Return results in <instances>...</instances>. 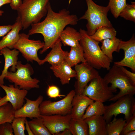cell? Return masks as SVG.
Instances as JSON below:
<instances>
[{
    "mask_svg": "<svg viewBox=\"0 0 135 135\" xmlns=\"http://www.w3.org/2000/svg\"><path fill=\"white\" fill-rule=\"evenodd\" d=\"M2 98H1L0 96V99Z\"/></svg>",
    "mask_w": 135,
    "mask_h": 135,
    "instance_id": "obj_47",
    "label": "cell"
},
{
    "mask_svg": "<svg viewBox=\"0 0 135 135\" xmlns=\"http://www.w3.org/2000/svg\"><path fill=\"white\" fill-rule=\"evenodd\" d=\"M84 89L82 94L94 101L103 102L109 100L114 96L116 92L109 86L103 78L100 75L90 82Z\"/></svg>",
    "mask_w": 135,
    "mask_h": 135,
    "instance_id": "obj_9",
    "label": "cell"
},
{
    "mask_svg": "<svg viewBox=\"0 0 135 135\" xmlns=\"http://www.w3.org/2000/svg\"><path fill=\"white\" fill-rule=\"evenodd\" d=\"M28 121L26 119L25 122L26 130L28 135H34L29 126Z\"/></svg>",
    "mask_w": 135,
    "mask_h": 135,
    "instance_id": "obj_40",
    "label": "cell"
},
{
    "mask_svg": "<svg viewBox=\"0 0 135 135\" xmlns=\"http://www.w3.org/2000/svg\"><path fill=\"white\" fill-rule=\"evenodd\" d=\"M50 0H23L17 10L22 28L25 30L32 24L40 22L47 12L48 4Z\"/></svg>",
    "mask_w": 135,
    "mask_h": 135,
    "instance_id": "obj_3",
    "label": "cell"
},
{
    "mask_svg": "<svg viewBox=\"0 0 135 135\" xmlns=\"http://www.w3.org/2000/svg\"><path fill=\"white\" fill-rule=\"evenodd\" d=\"M19 51L15 49L12 50L7 47L5 48L0 50V55H3L4 59V68L0 75V84H4V80L10 66L11 71L14 72L16 70V65L18 62Z\"/></svg>",
    "mask_w": 135,
    "mask_h": 135,
    "instance_id": "obj_16",
    "label": "cell"
},
{
    "mask_svg": "<svg viewBox=\"0 0 135 135\" xmlns=\"http://www.w3.org/2000/svg\"></svg>",
    "mask_w": 135,
    "mask_h": 135,
    "instance_id": "obj_48",
    "label": "cell"
},
{
    "mask_svg": "<svg viewBox=\"0 0 135 135\" xmlns=\"http://www.w3.org/2000/svg\"><path fill=\"white\" fill-rule=\"evenodd\" d=\"M11 0H0V7L5 4L10 3Z\"/></svg>",
    "mask_w": 135,
    "mask_h": 135,
    "instance_id": "obj_43",
    "label": "cell"
},
{
    "mask_svg": "<svg viewBox=\"0 0 135 135\" xmlns=\"http://www.w3.org/2000/svg\"><path fill=\"white\" fill-rule=\"evenodd\" d=\"M125 20L135 22V2H131L130 4H128L120 12L119 16Z\"/></svg>",
    "mask_w": 135,
    "mask_h": 135,
    "instance_id": "obj_33",
    "label": "cell"
},
{
    "mask_svg": "<svg viewBox=\"0 0 135 135\" xmlns=\"http://www.w3.org/2000/svg\"><path fill=\"white\" fill-rule=\"evenodd\" d=\"M122 71L124 72L127 76L135 84V73L132 72L127 70L123 66L120 67Z\"/></svg>",
    "mask_w": 135,
    "mask_h": 135,
    "instance_id": "obj_39",
    "label": "cell"
},
{
    "mask_svg": "<svg viewBox=\"0 0 135 135\" xmlns=\"http://www.w3.org/2000/svg\"><path fill=\"white\" fill-rule=\"evenodd\" d=\"M43 99V97L41 95L39 96L35 100H31L26 97V103L20 109L15 111V117H24L31 119L40 118L41 114L39 106Z\"/></svg>",
    "mask_w": 135,
    "mask_h": 135,
    "instance_id": "obj_15",
    "label": "cell"
},
{
    "mask_svg": "<svg viewBox=\"0 0 135 135\" xmlns=\"http://www.w3.org/2000/svg\"><path fill=\"white\" fill-rule=\"evenodd\" d=\"M82 118L83 119L94 116H103L105 112L103 102L95 101L90 105L86 110Z\"/></svg>",
    "mask_w": 135,
    "mask_h": 135,
    "instance_id": "obj_30",
    "label": "cell"
},
{
    "mask_svg": "<svg viewBox=\"0 0 135 135\" xmlns=\"http://www.w3.org/2000/svg\"><path fill=\"white\" fill-rule=\"evenodd\" d=\"M126 122V120L122 118H114L112 121L107 124V135H120Z\"/></svg>",
    "mask_w": 135,
    "mask_h": 135,
    "instance_id": "obj_27",
    "label": "cell"
},
{
    "mask_svg": "<svg viewBox=\"0 0 135 135\" xmlns=\"http://www.w3.org/2000/svg\"><path fill=\"white\" fill-rule=\"evenodd\" d=\"M40 118L52 135H56L66 129L68 128L72 118L70 114L65 115H41Z\"/></svg>",
    "mask_w": 135,
    "mask_h": 135,
    "instance_id": "obj_12",
    "label": "cell"
},
{
    "mask_svg": "<svg viewBox=\"0 0 135 135\" xmlns=\"http://www.w3.org/2000/svg\"><path fill=\"white\" fill-rule=\"evenodd\" d=\"M135 134V130H134L128 132L125 134L124 135H134Z\"/></svg>",
    "mask_w": 135,
    "mask_h": 135,
    "instance_id": "obj_44",
    "label": "cell"
},
{
    "mask_svg": "<svg viewBox=\"0 0 135 135\" xmlns=\"http://www.w3.org/2000/svg\"><path fill=\"white\" fill-rule=\"evenodd\" d=\"M71 67L80 62H85L82 47L80 44L76 46L71 47L70 52L65 61Z\"/></svg>",
    "mask_w": 135,
    "mask_h": 135,
    "instance_id": "obj_24",
    "label": "cell"
},
{
    "mask_svg": "<svg viewBox=\"0 0 135 135\" xmlns=\"http://www.w3.org/2000/svg\"><path fill=\"white\" fill-rule=\"evenodd\" d=\"M119 48L120 50L122 49L124 50V57L120 61L115 62L114 65L119 67H128L135 72V38L134 34L128 41H125L121 40Z\"/></svg>",
    "mask_w": 135,
    "mask_h": 135,
    "instance_id": "obj_13",
    "label": "cell"
},
{
    "mask_svg": "<svg viewBox=\"0 0 135 135\" xmlns=\"http://www.w3.org/2000/svg\"><path fill=\"white\" fill-rule=\"evenodd\" d=\"M134 130H135V113L126 121L120 135H124L128 132Z\"/></svg>",
    "mask_w": 135,
    "mask_h": 135,
    "instance_id": "obj_34",
    "label": "cell"
},
{
    "mask_svg": "<svg viewBox=\"0 0 135 135\" xmlns=\"http://www.w3.org/2000/svg\"><path fill=\"white\" fill-rule=\"evenodd\" d=\"M72 134L68 128H66L63 131L57 134L56 135H64Z\"/></svg>",
    "mask_w": 135,
    "mask_h": 135,
    "instance_id": "obj_41",
    "label": "cell"
},
{
    "mask_svg": "<svg viewBox=\"0 0 135 135\" xmlns=\"http://www.w3.org/2000/svg\"><path fill=\"white\" fill-rule=\"evenodd\" d=\"M87 124L89 135H107V122L103 116H94L84 119Z\"/></svg>",
    "mask_w": 135,
    "mask_h": 135,
    "instance_id": "obj_21",
    "label": "cell"
},
{
    "mask_svg": "<svg viewBox=\"0 0 135 135\" xmlns=\"http://www.w3.org/2000/svg\"><path fill=\"white\" fill-rule=\"evenodd\" d=\"M81 36L74 28L68 26L61 33L59 39L64 46L74 47L80 44Z\"/></svg>",
    "mask_w": 135,
    "mask_h": 135,
    "instance_id": "obj_22",
    "label": "cell"
},
{
    "mask_svg": "<svg viewBox=\"0 0 135 135\" xmlns=\"http://www.w3.org/2000/svg\"><path fill=\"white\" fill-rule=\"evenodd\" d=\"M116 102L105 106V112L103 117L107 123L111 121L113 116L116 118L120 114H124L126 121L135 113V100L133 96L125 95L120 98Z\"/></svg>",
    "mask_w": 135,
    "mask_h": 135,
    "instance_id": "obj_7",
    "label": "cell"
},
{
    "mask_svg": "<svg viewBox=\"0 0 135 135\" xmlns=\"http://www.w3.org/2000/svg\"><path fill=\"white\" fill-rule=\"evenodd\" d=\"M0 87L5 91L8 102L12 104L15 111L21 108L24 104L28 90L20 89L13 84L8 86L0 84Z\"/></svg>",
    "mask_w": 135,
    "mask_h": 135,
    "instance_id": "obj_14",
    "label": "cell"
},
{
    "mask_svg": "<svg viewBox=\"0 0 135 135\" xmlns=\"http://www.w3.org/2000/svg\"><path fill=\"white\" fill-rule=\"evenodd\" d=\"M19 36L18 40L13 46L12 49L18 50L28 61L32 62L35 61L40 65L41 60L38 56V52L43 48L44 42L40 40L30 39V35L28 34L22 33L20 34Z\"/></svg>",
    "mask_w": 135,
    "mask_h": 135,
    "instance_id": "obj_8",
    "label": "cell"
},
{
    "mask_svg": "<svg viewBox=\"0 0 135 135\" xmlns=\"http://www.w3.org/2000/svg\"><path fill=\"white\" fill-rule=\"evenodd\" d=\"M13 25L0 26V37L6 34L12 29Z\"/></svg>",
    "mask_w": 135,
    "mask_h": 135,
    "instance_id": "obj_37",
    "label": "cell"
},
{
    "mask_svg": "<svg viewBox=\"0 0 135 135\" xmlns=\"http://www.w3.org/2000/svg\"><path fill=\"white\" fill-rule=\"evenodd\" d=\"M28 123L34 135H51L40 118H34Z\"/></svg>",
    "mask_w": 135,
    "mask_h": 135,
    "instance_id": "obj_28",
    "label": "cell"
},
{
    "mask_svg": "<svg viewBox=\"0 0 135 135\" xmlns=\"http://www.w3.org/2000/svg\"><path fill=\"white\" fill-rule=\"evenodd\" d=\"M46 15L42 21L32 24L28 33L30 36L38 33L43 36L44 44L40 51V54L52 48L59 39L61 33L66 26L75 25L78 20L76 15L70 14V12L66 9H62L58 12H55L50 2L48 4Z\"/></svg>",
    "mask_w": 135,
    "mask_h": 135,
    "instance_id": "obj_1",
    "label": "cell"
},
{
    "mask_svg": "<svg viewBox=\"0 0 135 135\" xmlns=\"http://www.w3.org/2000/svg\"><path fill=\"white\" fill-rule=\"evenodd\" d=\"M94 101L82 94H76L72 102V118H82L88 106Z\"/></svg>",
    "mask_w": 135,
    "mask_h": 135,
    "instance_id": "obj_17",
    "label": "cell"
},
{
    "mask_svg": "<svg viewBox=\"0 0 135 135\" xmlns=\"http://www.w3.org/2000/svg\"><path fill=\"white\" fill-rule=\"evenodd\" d=\"M85 0L87 9L78 20L85 19L87 20L86 32L89 36L93 35L100 26L112 27L107 17L108 12L110 10L108 5L104 6L97 4L92 0Z\"/></svg>",
    "mask_w": 135,
    "mask_h": 135,
    "instance_id": "obj_5",
    "label": "cell"
},
{
    "mask_svg": "<svg viewBox=\"0 0 135 135\" xmlns=\"http://www.w3.org/2000/svg\"><path fill=\"white\" fill-rule=\"evenodd\" d=\"M4 12L3 11L0 10V16H2Z\"/></svg>",
    "mask_w": 135,
    "mask_h": 135,
    "instance_id": "obj_45",
    "label": "cell"
},
{
    "mask_svg": "<svg viewBox=\"0 0 135 135\" xmlns=\"http://www.w3.org/2000/svg\"><path fill=\"white\" fill-rule=\"evenodd\" d=\"M116 32L112 27L102 26L99 27L90 37L95 41L99 42L108 38H112L116 37Z\"/></svg>",
    "mask_w": 135,
    "mask_h": 135,
    "instance_id": "obj_26",
    "label": "cell"
},
{
    "mask_svg": "<svg viewBox=\"0 0 135 135\" xmlns=\"http://www.w3.org/2000/svg\"><path fill=\"white\" fill-rule=\"evenodd\" d=\"M121 40L115 37L112 38H108L101 42L102 43L100 48L104 54L110 60L112 61V54L114 52H119L120 50L119 46Z\"/></svg>",
    "mask_w": 135,
    "mask_h": 135,
    "instance_id": "obj_23",
    "label": "cell"
},
{
    "mask_svg": "<svg viewBox=\"0 0 135 135\" xmlns=\"http://www.w3.org/2000/svg\"><path fill=\"white\" fill-rule=\"evenodd\" d=\"M68 129L73 135H88V126L82 118H72Z\"/></svg>",
    "mask_w": 135,
    "mask_h": 135,
    "instance_id": "obj_25",
    "label": "cell"
},
{
    "mask_svg": "<svg viewBox=\"0 0 135 135\" xmlns=\"http://www.w3.org/2000/svg\"><path fill=\"white\" fill-rule=\"evenodd\" d=\"M22 3V0H11L10 5L12 10H17Z\"/></svg>",
    "mask_w": 135,
    "mask_h": 135,
    "instance_id": "obj_38",
    "label": "cell"
},
{
    "mask_svg": "<svg viewBox=\"0 0 135 135\" xmlns=\"http://www.w3.org/2000/svg\"><path fill=\"white\" fill-rule=\"evenodd\" d=\"M103 78L108 84H111V88L116 92L118 88L120 92L109 101L114 102L125 95L134 96L135 94V84L122 70L120 67L114 64Z\"/></svg>",
    "mask_w": 135,
    "mask_h": 135,
    "instance_id": "obj_4",
    "label": "cell"
},
{
    "mask_svg": "<svg viewBox=\"0 0 135 135\" xmlns=\"http://www.w3.org/2000/svg\"><path fill=\"white\" fill-rule=\"evenodd\" d=\"M15 111L8 102L0 106V124L6 122L11 123L15 118Z\"/></svg>",
    "mask_w": 135,
    "mask_h": 135,
    "instance_id": "obj_29",
    "label": "cell"
},
{
    "mask_svg": "<svg viewBox=\"0 0 135 135\" xmlns=\"http://www.w3.org/2000/svg\"><path fill=\"white\" fill-rule=\"evenodd\" d=\"M126 4V0H109L108 6L114 17L116 18Z\"/></svg>",
    "mask_w": 135,
    "mask_h": 135,
    "instance_id": "obj_31",
    "label": "cell"
},
{
    "mask_svg": "<svg viewBox=\"0 0 135 135\" xmlns=\"http://www.w3.org/2000/svg\"><path fill=\"white\" fill-rule=\"evenodd\" d=\"M8 102L7 97L6 95L0 99V106Z\"/></svg>",
    "mask_w": 135,
    "mask_h": 135,
    "instance_id": "obj_42",
    "label": "cell"
},
{
    "mask_svg": "<svg viewBox=\"0 0 135 135\" xmlns=\"http://www.w3.org/2000/svg\"><path fill=\"white\" fill-rule=\"evenodd\" d=\"M72 0H69V2H68V4L69 5L70 4V2H71V1Z\"/></svg>",
    "mask_w": 135,
    "mask_h": 135,
    "instance_id": "obj_46",
    "label": "cell"
},
{
    "mask_svg": "<svg viewBox=\"0 0 135 135\" xmlns=\"http://www.w3.org/2000/svg\"><path fill=\"white\" fill-rule=\"evenodd\" d=\"M22 28L21 20L18 16L13 24L12 29L0 40V50L6 47L12 49L13 46L18 40L20 37L19 32Z\"/></svg>",
    "mask_w": 135,
    "mask_h": 135,
    "instance_id": "obj_20",
    "label": "cell"
},
{
    "mask_svg": "<svg viewBox=\"0 0 135 135\" xmlns=\"http://www.w3.org/2000/svg\"><path fill=\"white\" fill-rule=\"evenodd\" d=\"M81 38L80 43L82 47L84 56L86 62L96 69L102 68L109 70L112 61L103 52L99 42L92 38L86 31L80 29Z\"/></svg>",
    "mask_w": 135,
    "mask_h": 135,
    "instance_id": "obj_2",
    "label": "cell"
},
{
    "mask_svg": "<svg viewBox=\"0 0 135 135\" xmlns=\"http://www.w3.org/2000/svg\"><path fill=\"white\" fill-rule=\"evenodd\" d=\"M26 118L15 117L11 124L14 135H25V122Z\"/></svg>",
    "mask_w": 135,
    "mask_h": 135,
    "instance_id": "obj_32",
    "label": "cell"
},
{
    "mask_svg": "<svg viewBox=\"0 0 135 135\" xmlns=\"http://www.w3.org/2000/svg\"><path fill=\"white\" fill-rule=\"evenodd\" d=\"M14 72L8 71L4 78L14 83L15 86L28 90L33 88H39L40 80L31 76L34 73L33 69L28 63L23 64L18 61Z\"/></svg>",
    "mask_w": 135,
    "mask_h": 135,
    "instance_id": "obj_6",
    "label": "cell"
},
{
    "mask_svg": "<svg viewBox=\"0 0 135 135\" xmlns=\"http://www.w3.org/2000/svg\"><path fill=\"white\" fill-rule=\"evenodd\" d=\"M46 93L48 96L51 98H56L57 97L61 98L66 96L64 95L60 94L58 88L54 85L48 86Z\"/></svg>",
    "mask_w": 135,
    "mask_h": 135,
    "instance_id": "obj_35",
    "label": "cell"
},
{
    "mask_svg": "<svg viewBox=\"0 0 135 135\" xmlns=\"http://www.w3.org/2000/svg\"><path fill=\"white\" fill-rule=\"evenodd\" d=\"M62 42L59 39L52 47V49L45 58L41 60L40 65L48 62L51 65H57L65 61L68 54L67 51L62 48Z\"/></svg>",
    "mask_w": 135,
    "mask_h": 135,
    "instance_id": "obj_18",
    "label": "cell"
},
{
    "mask_svg": "<svg viewBox=\"0 0 135 135\" xmlns=\"http://www.w3.org/2000/svg\"><path fill=\"white\" fill-rule=\"evenodd\" d=\"M76 94L75 90H72L64 98L59 101L52 102L50 100H43L39 106L40 114L65 115L70 114L72 108V100Z\"/></svg>",
    "mask_w": 135,
    "mask_h": 135,
    "instance_id": "obj_10",
    "label": "cell"
},
{
    "mask_svg": "<svg viewBox=\"0 0 135 135\" xmlns=\"http://www.w3.org/2000/svg\"><path fill=\"white\" fill-rule=\"evenodd\" d=\"M77 81L74 86L76 94H82L88 83L99 75L98 72L86 62L75 66Z\"/></svg>",
    "mask_w": 135,
    "mask_h": 135,
    "instance_id": "obj_11",
    "label": "cell"
},
{
    "mask_svg": "<svg viewBox=\"0 0 135 135\" xmlns=\"http://www.w3.org/2000/svg\"><path fill=\"white\" fill-rule=\"evenodd\" d=\"M11 123L5 122L0 124V135H13Z\"/></svg>",
    "mask_w": 135,
    "mask_h": 135,
    "instance_id": "obj_36",
    "label": "cell"
},
{
    "mask_svg": "<svg viewBox=\"0 0 135 135\" xmlns=\"http://www.w3.org/2000/svg\"><path fill=\"white\" fill-rule=\"evenodd\" d=\"M65 61L57 65H51L50 67L55 76L60 80L62 85L69 84L71 78L76 77V73L75 70Z\"/></svg>",
    "mask_w": 135,
    "mask_h": 135,
    "instance_id": "obj_19",
    "label": "cell"
}]
</instances>
